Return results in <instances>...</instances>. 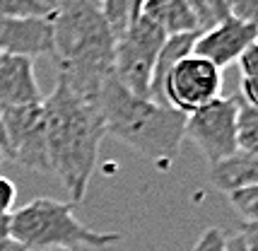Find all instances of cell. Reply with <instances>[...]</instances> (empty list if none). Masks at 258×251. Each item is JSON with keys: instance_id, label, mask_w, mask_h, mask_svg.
<instances>
[{"instance_id": "1", "label": "cell", "mask_w": 258, "mask_h": 251, "mask_svg": "<svg viewBox=\"0 0 258 251\" xmlns=\"http://www.w3.org/2000/svg\"><path fill=\"white\" fill-rule=\"evenodd\" d=\"M41 106L46 116L51 174L60 179L68 194L73 196L70 203L75 206L87 194L99 145L106 136L99 104L80 97L58 75L56 87Z\"/></svg>"}, {"instance_id": "2", "label": "cell", "mask_w": 258, "mask_h": 251, "mask_svg": "<svg viewBox=\"0 0 258 251\" xmlns=\"http://www.w3.org/2000/svg\"><path fill=\"white\" fill-rule=\"evenodd\" d=\"M58 75L80 97L97 102L104 80L113 73L111 27L94 0H60L51 17Z\"/></svg>"}, {"instance_id": "3", "label": "cell", "mask_w": 258, "mask_h": 251, "mask_svg": "<svg viewBox=\"0 0 258 251\" xmlns=\"http://www.w3.org/2000/svg\"><path fill=\"white\" fill-rule=\"evenodd\" d=\"M97 104L106 136L128 145L159 169H169L174 164L183 143L186 114L152 99L135 97L113 78V73L101 85Z\"/></svg>"}, {"instance_id": "4", "label": "cell", "mask_w": 258, "mask_h": 251, "mask_svg": "<svg viewBox=\"0 0 258 251\" xmlns=\"http://www.w3.org/2000/svg\"><path fill=\"white\" fill-rule=\"evenodd\" d=\"M10 237L22 246L39 251H75L80 246L109 249L121 241L116 232H97L75 217V206L68 201L34 198L10 213Z\"/></svg>"}, {"instance_id": "5", "label": "cell", "mask_w": 258, "mask_h": 251, "mask_svg": "<svg viewBox=\"0 0 258 251\" xmlns=\"http://www.w3.org/2000/svg\"><path fill=\"white\" fill-rule=\"evenodd\" d=\"M167 32L147 15L135 17L131 27L113 44V78L135 97L150 99L152 70Z\"/></svg>"}, {"instance_id": "6", "label": "cell", "mask_w": 258, "mask_h": 251, "mask_svg": "<svg viewBox=\"0 0 258 251\" xmlns=\"http://www.w3.org/2000/svg\"><path fill=\"white\" fill-rule=\"evenodd\" d=\"M0 114L5 128V157L27 169L51 174L44 106H3Z\"/></svg>"}, {"instance_id": "7", "label": "cell", "mask_w": 258, "mask_h": 251, "mask_svg": "<svg viewBox=\"0 0 258 251\" xmlns=\"http://www.w3.org/2000/svg\"><path fill=\"white\" fill-rule=\"evenodd\" d=\"M183 138L203 152L208 167L232 157L236 150V99L217 97L186 116Z\"/></svg>"}, {"instance_id": "8", "label": "cell", "mask_w": 258, "mask_h": 251, "mask_svg": "<svg viewBox=\"0 0 258 251\" xmlns=\"http://www.w3.org/2000/svg\"><path fill=\"white\" fill-rule=\"evenodd\" d=\"M222 90V70L210 60L188 53L169 70L164 80V104L181 114H193L205 104L220 97Z\"/></svg>"}, {"instance_id": "9", "label": "cell", "mask_w": 258, "mask_h": 251, "mask_svg": "<svg viewBox=\"0 0 258 251\" xmlns=\"http://www.w3.org/2000/svg\"><path fill=\"white\" fill-rule=\"evenodd\" d=\"M253 41H256V27L229 15L227 20L201 32L198 41L193 46V53L210 60L213 66L222 70L236 63V58L244 53V48L251 46Z\"/></svg>"}, {"instance_id": "10", "label": "cell", "mask_w": 258, "mask_h": 251, "mask_svg": "<svg viewBox=\"0 0 258 251\" xmlns=\"http://www.w3.org/2000/svg\"><path fill=\"white\" fill-rule=\"evenodd\" d=\"M0 53L24 58L53 53L51 17H0Z\"/></svg>"}, {"instance_id": "11", "label": "cell", "mask_w": 258, "mask_h": 251, "mask_svg": "<svg viewBox=\"0 0 258 251\" xmlns=\"http://www.w3.org/2000/svg\"><path fill=\"white\" fill-rule=\"evenodd\" d=\"M41 102H44V97H41L36 78H34L32 58L0 53V109Z\"/></svg>"}, {"instance_id": "12", "label": "cell", "mask_w": 258, "mask_h": 251, "mask_svg": "<svg viewBox=\"0 0 258 251\" xmlns=\"http://www.w3.org/2000/svg\"><path fill=\"white\" fill-rule=\"evenodd\" d=\"M208 176L217 191L234 194L248 186H258V155L236 150L232 157L208 167Z\"/></svg>"}, {"instance_id": "13", "label": "cell", "mask_w": 258, "mask_h": 251, "mask_svg": "<svg viewBox=\"0 0 258 251\" xmlns=\"http://www.w3.org/2000/svg\"><path fill=\"white\" fill-rule=\"evenodd\" d=\"M150 20L167 32V36L186 34V32H201L198 20L186 5V0H145L143 3V12Z\"/></svg>"}, {"instance_id": "14", "label": "cell", "mask_w": 258, "mask_h": 251, "mask_svg": "<svg viewBox=\"0 0 258 251\" xmlns=\"http://www.w3.org/2000/svg\"><path fill=\"white\" fill-rule=\"evenodd\" d=\"M236 99V148L241 152L258 155V109Z\"/></svg>"}, {"instance_id": "15", "label": "cell", "mask_w": 258, "mask_h": 251, "mask_svg": "<svg viewBox=\"0 0 258 251\" xmlns=\"http://www.w3.org/2000/svg\"><path fill=\"white\" fill-rule=\"evenodd\" d=\"M0 17H53V8L41 0H0Z\"/></svg>"}, {"instance_id": "16", "label": "cell", "mask_w": 258, "mask_h": 251, "mask_svg": "<svg viewBox=\"0 0 258 251\" xmlns=\"http://www.w3.org/2000/svg\"><path fill=\"white\" fill-rule=\"evenodd\" d=\"M227 198L236 213L244 217V222L258 225V186H248V189H241L234 194H227Z\"/></svg>"}, {"instance_id": "17", "label": "cell", "mask_w": 258, "mask_h": 251, "mask_svg": "<svg viewBox=\"0 0 258 251\" xmlns=\"http://www.w3.org/2000/svg\"><path fill=\"white\" fill-rule=\"evenodd\" d=\"M229 15L258 27V0H229Z\"/></svg>"}, {"instance_id": "18", "label": "cell", "mask_w": 258, "mask_h": 251, "mask_svg": "<svg viewBox=\"0 0 258 251\" xmlns=\"http://www.w3.org/2000/svg\"><path fill=\"white\" fill-rule=\"evenodd\" d=\"M225 232L217 227H210L205 229L201 237H198V241L193 244L191 251H227L225 249Z\"/></svg>"}, {"instance_id": "19", "label": "cell", "mask_w": 258, "mask_h": 251, "mask_svg": "<svg viewBox=\"0 0 258 251\" xmlns=\"http://www.w3.org/2000/svg\"><path fill=\"white\" fill-rule=\"evenodd\" d=\"M236 66L241 70V78H258V41L244 48V53L236 58Z\"/></svg>"}, {"instance_id": "20", "label": "cell", "mask_w": 258, "mask_h": 251, "mask_svg": "<svg viewBox=\"0 0 258 251\" xmlns=\"http://www.w3.org/2000/svg\"><path fill=\"white\" fill-rule=\"evenodd\" d=\"M15 198H17V186H15L8 176H0V217H5L12 213Z\"/></svg>"}, {"instance_id": "21", "label": "cell", "mask_w": 258, "mask_h": 251, "mask_svg": "<svg viewBox=\"0 0 258 251\" xmlns=\"http://www.w3.org/2000/svg\"><path fill=\"white\" fill-rule=\"evenodd\" d=\"M239 99L248 106L258 109V78H241V92Z\"/></svg>"}, {"instance_id": "22", "label": "cell", "mask_w": 258, "mask_h": 251, "mask_svg": "<svg viewBox=\"0 0 258 251\" xmlns=\"http://www.w3.org/2000/svg\"><path fill=\"white\" fill-rule=\"evenodd\" d=\"M239 234H241V239H244L246 251H258V225L244 222V225L239 227Z\"/></svg>"}, {"instance_id": "23", "label": "cell", "mask_w": 258, "mask_h": 251, "mask_svg": "<svg viewBox=\"0 0 258 251\" xmlns=\"http://www.w3.org/2000/svg\"><path fill=\"white\" fill-rule=\"evenodd\" d=\"M225 249L227 251H246L244 239H241V234H239V232H234V234H227V237H225Z\"/></svg>"}, {"instance_id": "24", "label": "cell", "mask_w": 258, "mask_h": 251, "mask_svg": "<svg viewBox=\"0 0 258 251\" xmlns=\"http://www.w3.org/2000/svg\"><path fill=\"white\" fill-rule=\"evenodd\" d=\"M41 3H46L48 8H53V12H56V8H58V0H41Z\"/></svg>"}, {"instance_id": "25", "label": "cell", "mask_w": 258, "mask_h": 251, "mask_svg": "<svg viewBox=\"0 0 258 251\" xmlns=\"http://www.w3.org/2000/svg\"><path fill=\"white\" fill-rule=\"evenodd\" d=\"M94 3H99V5H101V3H106V0H94Z\"/></svg>"}, {"instance_id": "26", "label": "cell", "mask_w": 258, "mask_h": 251, "mask_svg": "<svg viewBox=\"0 0 258 251\" xmlns=\"http://www.w3.org/2000/svg\"><path fill=\"white\" fill-rule=\"evenodd\" d=\"M256 41H258V27H256Z\"/></svg>"}, {"instance_id": "27", "label": "cell", "mask_w": 258, "mask_h": 251, "mask_svg": "<svg viewBox=\"0 0 258 251\" xmlns=\"http://www.w3.org/2000/svg\"><path fill=\"white\" fill-rule=\"evenodd\" d=\"M0 160H3V157H0Z\"/></svg>"}, {"instance_id": "28", "label": "cell", "mask_w": 258, "mask_h": 251, "mask_svg": "<svg viewBox=\"0 0 258 251\" xmlns=\"http://www.w3.org/2000/svg\"><path fill=\"white\" fill-rule=\"evenodd\" d=\"M58 3H60V0H58Z\"/></svg>"}]
</instances>
